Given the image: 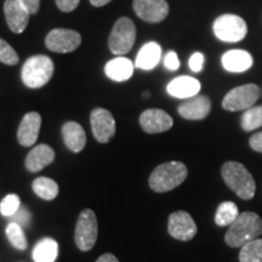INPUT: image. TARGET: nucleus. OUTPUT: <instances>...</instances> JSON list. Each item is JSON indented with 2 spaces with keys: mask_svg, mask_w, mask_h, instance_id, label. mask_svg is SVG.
I'll use <instances>...</instances> for the list:
<instances>
[{
  "mask_svg": "<svg viewBox=\"0 0 262 262\" xmlns=\"http://www.w3.org/2000/svg\"><path fill=\"white\" fill-rule=\"evenodd\" d=\"M261 234L262 219L253 211H245L239 214L237 220L229 226L225 242L232 248H242L245 243L258 238Z\"/></svg>",
  "mask_w": 262,
  "mask_h": 262,
  "instance_id": "nucleus-1",
  "label": "nucleus"
},
{
  "mask_svg": "<svg viewBox=\"0 0 262 262\" xmlns=\"http://www.w3.org/2000/svg\"><path fill=\"white\" fill-rule=\"evenodd\" d=\"M221 175L226 185L239 198L249 201L253 199L256 191L255 180L243 164L238 162H226L222 165Z\"/></svg>",
  "mask_w": 262,
  "mask_h": 262,
  "instance_id": "nucleus-2",
  "label": "nucleus"
},
{
  "mask_svg": "<svg viewBox=\"0 0 262 262\" xmlns=\"http://www.w3.org/2000/svg\"><path fill=\"white\" fill-rule=\"evenodd\" d=\"M187 166L181 162H169L160 164L150 173L148 183L152 191L165 193L179 187L187 179Z\"/></svg>",
  "mask_w": 262,
  "mask_h": 262,
  "instance_id": "nucleus-3",
  "label": "nucleus"
},
{
  "mask_svg": "<svg viewBox=\"0 0 262 262\" xmlns=\"http://www.w3.org/2000/svg\"><path fill=\"white\" fill-rule=\"evenodd\" d=\"M54 62L47 55H35L29 57L22 67V81L31 89L44 86L54 74Z\"/></svg>",
  "mask_w": 262,
  "mask_h": 262,
  "instance_id": "nucleus-4",
  "label": "nucleus"
},
{
  "mask_svg": "<svg viewBox=\"0 0 262 262\" xmlns=\"http://www.w3.org/2000/svg\"><path fill=\"white\" fill-rule=\"evenodd\" d=\"M136 27L133 19L120 17L114 25L108 38V47L114 55H125L135 44Z\"/></svg>",
  "mask_w": 262,
  "mask_h": 262,
  "instance_id": "nucleus-5",
  "label": "nucleus"
},
{
  "mask_svg": "<svg viewBox=\"0 0 262 262\" xmlns=\"http://www.w3.org/2000/svg\"><path fill=\"white\" fill-rule=\"evenodd\" d=\"M216 38L226 42H237L243 40L248 33V26L237 15L226 14L219 16L212 25Z\"/></svg>",
  "mask_w": 262,
  "mask_h": 262,
  "instance_id": "nucleus-6",
  "label": "nucleus"
},
{
  "mask_svg": "<svg viewBox=\"0 0 262 262\" xmlns=\"http://www.w3.org/2000/svg\"><path fill=\"white\" fill-rule=\"evenodd\" d=\"M97 219L96 214L90 209H85L79 214L75 226V244L81 251H89L97 241Z\"/></svg>",
  "mask_w": 262,
  "mask_h": 262,
  "instance_id": "nucleus-7",
  "label": "nucleus"
},
{
  "mask_svg": "<svg viewBox=\"0 0 262 262\" xmlns=\"http://www.w3.org/2000/svg\"><path fill=\"white\" fill-rule=\"evenodd\" d=\"M260 97V88L256 84H245L234 88L222 100V107L229 112L247 111L256 103Z\"/></svg>",
  "mask_w": 262,
  "mask_h": 262,
  "instance_id": "nucleus-8",
  "label": "nucleus"
},
{
  "mask_svg": "<svg viewBox=\"0 0 262 262\" xmlns=\"http://www.w3.org/2000/svg\"><path fill=\"white\" fill-rule=\"evenodd\" d=\"M81 44V37L73 29H52L45 38V45L50 51L58 54H67L77 50Z\"/></svg>",
  "mask_w": 262,
  "mask_h": 262,
  "instance_id": "nucleus-9",
  "label": "nucleus"
},
{
  "mask_svg": "<svg viewBox=\"0 0 262 262\" xmlns=\"http://www.w3.org/2000/svg\"><path fill=\"white\" fill-rule=\"evenodd\" d=\"M90 124L97 142L107 143L116 135V120L112 113L104 108H95L91 112Z\"/></svg>",
  "mask_w": 262,
  "mask_h": 262,
  "instance_id": "nucleus-10",
  "label": "nucleus"
},
{
  "mask_svg": "<svg viewBox=\"0 0 262 262\" xmlns=\"http://www.w3.org/2000/svg\"><path fill=\"white\" fill-rule=\"evenodd\" d=\"M168 231L172 238L181 242H188L195 237L196 225L187 211H175L169 216Z\"/></svg>",
  "mask_w": 262,
  "mask_h": 262,
  "instance_id": "nucleus-11",
  "label": "nucleus"
},
{
  "mask_svg": "<svg viewBox=\"0 0 262 262\" xmlns=\"http://www.w3.org/2000/svg\"><path fill=\"white\" fill-rule=\"evenodd\" d=\"M134 11L148 24H158L169 15V4L165 0H134Z\"/></svg>",
  "mask_w": 262,
  "mask_h": 262,
  "instance_id": "nucleus-12",
  "label": "nucleus"
},
{
  "mask_svg": "<svg viewBox=\"0 0 262 262\" xmlns=\"http://www.w3.org/2000/svg\"><path fill=\"white\" fill-rule=\"evenodd\" d=\"M140 125L147 134H159L171 129L173 120L165 111L152 108L141 114Z\"/></svg>",
  "mask_w": 262,
  "mask_h": 262,
  "instance_id": "nucleus-13",
  "label": "nucleus"
},
{
  "mask_svg": "<svg viewBox=\"0 0 262 262\" xmlns=\"http://www.w3.org/2000/svg\"><path fill=\"white\" fill-rule=\"evenodd\" d=\"M4 14L9 28L16 34L27 28L31 14L21 0H5Z\"/></svg>",
  "mask_w": 262,
  "mask_h": 262,
  "instance_id": "nucleus-14",
  "label": "nucleus"
},
{
  "mask_svg": "<svg viewBox=\"0 0 262 262\" xmlns=\"http://www.w3.org/2000/svg\"><path fill=\"white\" fill-rule=\"evenodd\" d=\"M211 111V101L206 95H196L187 98L178 108L180 116L188 120H202L209 116Z\"/></svg>",
  "mask_w": 262,
  "mask_h": 262,
  "instance_id": "nucleus-15",
  "label": "nucleus"
},
{
  "mask_svg": "<svg viewBox=\"0 0 262 262\" xmlns=\"http://www.w3.org/2000/svg\"><path fill=\"white\" fill-rule=\"evenodd\" d=\"M41 126V117L37 112L27 113L22 118L17 130L18 143L24 147L35 145Z\"/></svg>",
  "mask_w": 262,
  "mask_h": 262,
  "instance_id": "nucleus-16",
  "label": "nucleus"
},
{
  "mask_svg": "<svg viewBox=\"0 0 262 262\" xmlns=\"http://www.w3.org/2000/svg\"><path fill=\"white\" fill-rule=\"evenodd\" d=\"M202 85L195 78L188 75H181L171 80L166 88L168 93L176 98H191L196 96L201 91Z\"/></svg>",
  "mask_w": 262,
  "mask_h": 262,
  "instance_id": "nucleus-17",
  "label": "nucleus"
},
{
  "mask_svg": "<svg viewBox=\"0 0 262 262\" xmlns=\"http://www.w3.org/2000/svg\"><path fill=\"white\" fill-rule=\"evenodd\" d=\"M55 159V150L51 148L49 145L35 146L34 148L31 149L28 153L27 158H26L25 165L28 171L38 172L45 168V166L50 165Z\"/></svg>",
  "mask_w": 262,
  "mask_h": 262,
  "instance_id": "nucleus-18",
  "label": "nucleus"
},
{
  "mask_svg": "<svg viewBox=\"0 0 262 262\" xmlns=\"http://www.w3.org/2000/svg\"><path fill=\"white\" fill-rule=\"evenodd\" d=\"M62 137L67 148L74 153H79L86 145V135L83 126L75 122H67L62 126Z\"/></svg>",
  "mask_w": 262,
  "mask_h": 262,
  "instance_id": "nucleus-19",
  "label": "nucleus"
},
{
  "mask_svg": "<svg viewBox=\"0 0 262 262\" xmlns=\"http://www.w3.org/2000/svg\"><path fill=\"white\" fill-rule=\"evenodd\" d=\"M222 66L226 71L241 73L248 71L253 66V56L244 50H231L222 56Z\"/></svg>",
  "mask_w": 262,
  "mask_h": 262,
  "instance_id": "nucleus-20",
  "label": "nucleus"
},
{
  "mask_svg": "<svg viewBox=\"0 0 262 262\" xmlns=\"http://www.w3.org/2000/svg\"><path fill=\"white\" fill-rule=\"evenodd\" d=\"M160 57H162V48H160L158 42H146V44L140 49L139 54H137L135 66L137 68H140V70H153V68L159 63Z\"/></svg>",
  "mask_w": 262,
  "mask_h": 262,
  "instance_id": "nucleus-21",
  "label": "nucleus"
},
{
  "mask_svg": "<svg viewBox=\"0 0 262 262\" xmlns=\"http://www.w3.org/2000/svg\"><path fill=\"white\" fill-rule=\"evenodd\" d=\"M104 73L114 81H125L134 74V64L129 58L117 57L107 62Z\"/></svg>",
  "mask_w": 262,
  "mask_h": 262,
  "instance_id": "nucleus-22",
  "label": "nucleus"
},
{
  "mask_svg": "<svg viewBox=\"0 0 262 262\" xmlns=\"http://www.w3.org/2000/svg\"><path fill=\"white\" fill-rule=\"evenodd\" d=\"M57 254V242L52 238L41 239L33 249V258L35 262H55Z\"/></svg>",
  "mask_w": 262,
  "mask_h": 262,
  "instance_id": "nucleus-23",
  "label": "nucleus"
},
{
  "mask_svg": "<svg viewBox=\"0 0 262 262\" xmlns=\"http://www.w3.org/2000/svg\"><path fill=\"white\" fill-rule=\"evenodd\" d=\"M33 191L39 198L44 201H52L58 194V185L56 181L49 178H38L33 181Z\"/></svg>",
  "mask_w": 262,
  "mask_h": 262,
  "instance_id": "nucleus-24",
  "label": "nucleus"
},
{
  "mask_svg": "<svg viewBox=\"0 0 262 262\" xmlns=\"http://www.w3.org/2000/svg\"><path fill=\"white\" fill-rule=\"evenodd\" d=\"M239 216L238 206L233 202H224L219 205L215 214V224L220 227L231 226Z\"/></svg>",
  "mask_w": 262,
  "mask_h": 262,
  "instance_id": "nucleus-25",
  "label": "nucleus"
},
{
  "mask_svg": "<svg viewBox=\"0 0 262 262\" xmlns=\"http://www.w3.org/2000/svg\"><path fill=\"white\" fill-rule=\"evenodd\" d=\"M241 262H262V238L245 243L239 253Z\"/></svg>",
  "mask_w": 262,
  "mask_h": 262,
  "instance_id": "nucleus-26",
  "label": "nucleus"
},
{
  "mask_svg": "<svg viewBox=\"0 0 262 262\" xmlns=\"http://www.w3.org/2000/svg\"><path fill=\"white\" fill-rule=\"evenodd\" d=\"M242 129L253 131L262 126V106H255L244 111L241 119Z\"/></svg>",
  "mask_w": 262,
  "mask_h": 262,
  "instance_id": "nucleus-27",
  "label": "nucleus"
},
{
  "mask_svg": "<svg viewBox=\"0 0 262 262\" xmlns=\"http://www.w3.org/2000/svg\"><path fill=\"white\" fill-rule=\"evenodd\" d=\"M5 233L12 247L17 250L24 251L27 249V238L24 233V227H21L18 224L12 221L10 222L5 229Z\"/></svg>",
  "mask_w": 262,
  "mask_h": 262,
  "instance_id": "nucleus-28",
  "label": "nucleus"
},
{
  "mask_svg": "<svg viewBox=\"0 0 262 262\" xmlns=\"http://www.w3.org/2000/svg\"><path fill=\"white\" fill-rule=\"evenodd\" d=\"M18 61V55L14 50V48L8 44L4 39L0 38V62L8 66H16Z\"/></svg>",
  "mask_w": 262,
  "mask_h": 262,
  "instance_id": "nucleus-29",
  "label": "nucleus"
},
{
  "mask_svg": "<svg viewBox=\"0 0 262 262\" xmlns=\"http://www.w3.org/2000/svg\"><path fill=\"white\" fill-rule=\"evenodd\" d=\"M21 206V201L17 194H9L0 203V212L3 216L11 217Z\"/></svg>",
  "mask_w": 262,
  "mask_h": 262,
  "instance_id": "nucleus-30",
  "label": "nucleus"
},
{
  "mask_svg": "<svg viewBox=\"0 0 262 262\" xmlns=\"http://www.w3.org/2000/svg\"><path fill=\"white\" fill-rule=\"evenodd\" d=\"M11 217H14V221L12 222H16V224H18L21 227H27L29 222H31V212H29L26 208L19 206L18 210L16 211Z\"/></svg>",
  "mask_w": 262,
  "mask_h": 262,
  "instance_id": "nucleus-31",
  "label": "nucleus"
},
{
  "mask_svg": "<svg viewBox=\"0 0 262 262\" xmlns=\"http://www.w3.org/2000/svg\"><path fill=\"white\" fill-rule=\"evenodd\" d=\"M203 64H204V55L202 52H194L189 58V68L194 73H199L203 70Z\"/></svg>",
  "mask_w": 262,
  "mask_h": 262,
  "instance_id": "nucleus-32",
  "label": "nucleus"
},
{
  "mask_svg": "<svg viewBox=\"0 0 262 262\" xmlns=\"http://www.w3.org/2000/svg\"><path fill=\"white\" fill-rule=\"evenodd\" d=\"M164 66L170 71H176L180 67V60L175 51H169L164 57Z\"/></svg>",
  "mask_w": 262,
  "mask_h": 262,
  "instance_id": "nucleus-33",
  "label": "nucleus"
},
{
  "mask_svg": "<svg viewBox=\"0 0 262 262\" xmlns=\"http://www.w3.org/2000/svg\"><path fill=\"white\" fill-rule=\"evenodd\" d=\"M57 8L63 12H72L79 5L80 0H55Z\"/></svg>",
  "mask_w": 262,
  "mask_h": 262,
  "instance_id": "nucleus-34",
  "label": "nucleus"
},
{
  "mask_svg": "<svg viewBox=\"0 0 262 262\" xmlns=\"http://www.w3.org/2000/svg\"><path fill=\"white\" fill-rule=\"evenodd\" d=\"M249 143H250V147L254 150L262 153V131L254 134V135L250 137V140H249Z\"/></svg>",
  "mask_w": 262,
  "mask_h": 262,
  "instance_id": "nucleus-35",
  "label": "nucleus"
},
{
  "mask_svg": "<svg viewBox=\"0 0 262 262\" xmlns=\"http://www.w3.org/2000/svg\"><path fill=\"white\" fill-rule=\"evenodd\" d=\"M24 3L26 8L28 9L29 14L35 15L39 11V8H40V0H21Z\"/></svg>",
  "mask_w": 262,
  "mask_h": 262,
  "instance_id": "nucleus-36",
  "label": "nucleus"
},
{
  "mask_svg": "<svg viewBox=\"0 0 262 262\" xmlns=\"http://www.w3.org/2000/svg\"><path fill=\"white\" fill-rule=\"evenodd\" d=\"M96 262H119L118 258L112 254H103L102 256L97 258Z\"/></svg>",
  "mask_w": 262,
  "mask_h": 262,
  "instance_id": "nucleus-37",
  "label": "nucleus"
},
{
  "mask_svg": "<svg viewBox=\"0 0 262 262\" xmlns=\"http://www.w3.org/2000/svg\"><path fill=\"white\" fill-rule=\"evenodd\" d=\"M112 0H90V4L95 6V8H101V6L107 5L108 3H111Z\"/></svg>",
  "mask_w": 262,
  "mask_h": 262,
  "instance_id": "nucleus-38",
  "label": "nucleus"
},
{
  "mask_svg": "<svg viewBox=\"0 0 262 262\" xmlns=\"http://www.w3.org/2000/svg\"><path fill=\"white\" fill-rule=\"evenodd\" d=\"M143 96H145V97H148V96H149V93H148V91H147V93L143 94Z\"/></svg>",
  "mask_w": 262,
  "mask_h": 262,
  "instance_id": "nucleus-39",
  "label": "nucleus"
}]
</instances>
